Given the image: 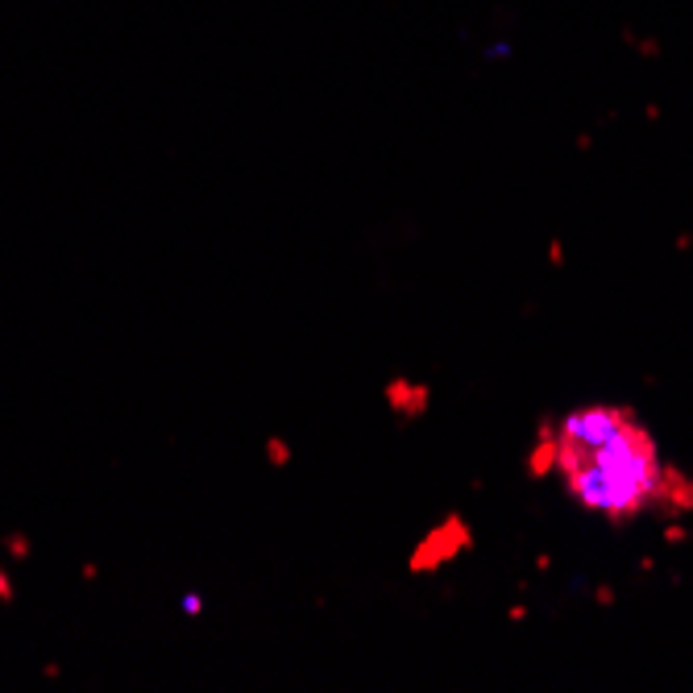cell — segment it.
Listing matches in <instances>:
<instances>
[{
	"label": "cell",
	"mask_w": 693,
	"mask_h": 693,
	"mask_svg": "<svg viewBox=\"0 0 693 693\" xmlns=\"http://www.w3.org/2000/svg\"><path fill=\"white\" fill-rule=\"evenodd\" d=\"M532 469L557 478L577 507L611 523L693 511V478L660 457L652 432L627 407L590 403L557 415L536 436Z\"/></svg>",
	"instance_id": "1"
}]
</instances>
